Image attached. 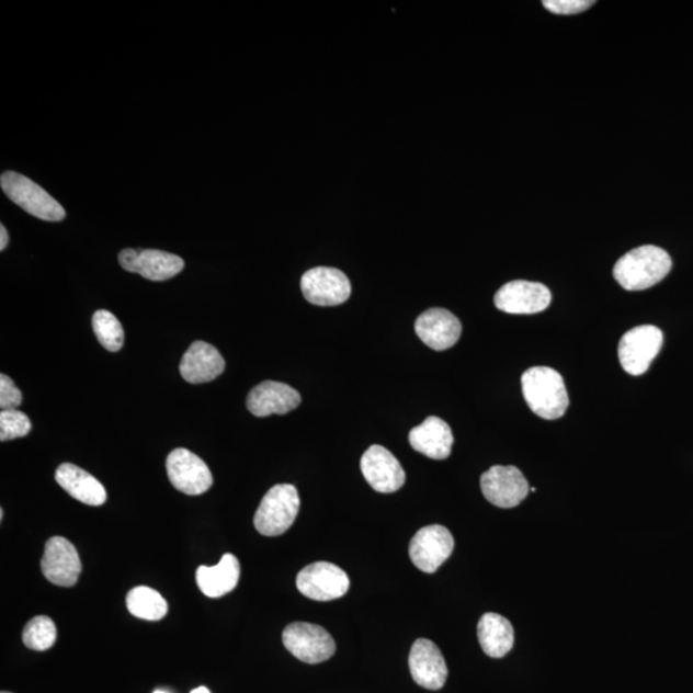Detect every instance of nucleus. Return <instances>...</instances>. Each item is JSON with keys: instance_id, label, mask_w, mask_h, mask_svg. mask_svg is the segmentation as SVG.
<instances>
[{"instance_id": "obj_1", "label": "nucleus", "mask_w": 693, "mask_h": 693, "mask_svg": "<svg viewBox=\"0 0 693 693\" xmlns=\"http://www.w3.org/2000/svg\"><path fill=\"white\" fill-rule=\"evenodd\" d=\"M672 269L668 252L657 246L635 248L615 263L614 277L625 291H645L657 285Z\"/></svg>"}, {"instance_id": "obj_2", "label": "nucleus", "mask_w": 693, "mask_h": 693, "mask_svg": "<svg viewBox=\"0 0 693 693\" xmlns=\"http://www.w3.org/2000/svg\"><path fill=\"white\" fill-rule=\"evenodd\" d=\"M525 402L537 417L556 420L568 410L569 397L563 376L547 366L529 368L522 376Z\"/></svg>"}, {"instance_id": "obj_3", "label": "nucleus", "mask_w": 693, "mask_h": 693, "mask_svg": "<svg viewBox=\"0 0 693 693\" xmlns=\"http://www.w3.org/2000/svg\"><path fill=\"white\" fill-rule=\"evenodd\" d=\"M0 185L7 197L16 203L27 214L33 215L44 221H63L66 217V211L53 198L52 195L44 191L29 178L21 173L7 171L0 178Z\"/></svg>"}, {"instance_id": "obj_4", "label": "nucleus", "mask_w": 693, "mask_h": 693, "mask_svg": "<svg viewBox=\"0 0 693 693\" xmlns=\"http://www.w3.org/2000/svg\"><path fill=\"white\" fill-rule=\"evenodd\" d=\"M299 504V495L295 486L277 485L271 488L255 511V530L262 536H281L295 523Z\"/></svg>"}, {"instance_id": "obj_5", "label": "nucleus", "mask_w": 693, "mask_h": 693, "mask_svg": "<svg viewBox=\"0 0 693 693\" xmlns=\"http://www.w3.org/2000/svg\"><path fill=\"white\" fill-rule=\"evenodd\" d=\"M283 644L293 657L306 664H319L333 657L336 643L320 625L292 623L283 632Z\"/></svg>"}, {"instance_id": "obj_6", "label": "nucleus", "mask_w": 693, "mask_h": 693, "mask_svg": "<svg viewBox=\"0 0 693 693\" xmlns=\"http://www.w3.org/2000/svg\"><path fill=\"white\" fill-rule=\"evenodd\" d=\"M661 330L654 326H641L627 331L620 343L617 355L624 372L633 376H639L649 371V367L661 350Z\"/></svg>"}, {"instance_id": "obj_7", "label": "nucleus", "mask_w": 693, "mask_h": 693, "mask_svg": "<svg viewBox=\"0 0 693 693\" xmlns=\"http://www.w3.org/2000/svg\"><path fill=\"white\" fill-rule=\"evenodd\" d=\"M481 492L497 508L511 509L522 503L531 488L515 466H492L480 478Z\"/></svg>"}, {"instance_id": "obj_8", "label": "nucleus", "mask_w": 693, "mask_h": 693, "mask_svg": "<svg viewBox=\"0 0 693 693\" xmlns=\"http://www.w3.org/2000/svg\"><path fill=\"white\" fill-rule=\"evenodd\" d=\"M297 589L304 597L315 601L341 599L350 589V579L337 565L326 561L314 563L299 571Z\"/></svg>"}, {"instance_id": "obj_9", "label": "nucleus", "mask_w": 693, "mask_h": 693, "mask_svg": "<svg viewBox=\"0 0 693 693\" xmlns=\"http://www.w3.org/2000/svg\"><path fill=\"white\" fill-rule=\"evenodd\" d=\"M300 289L308 303L315 306H339L351 296L350 279L334 268H315L300 279Z\"/></svg>"}, {"instance_id": "obj_10", "label": "nucleus", "mask_w": 693, "mask_h": 693, "mask_svg": "<svg viewBox=\"0 0 693 693\" xmlns=\"http://www.w3.org/2000/svg\"><path fill=\"white\" fill-rule=\"evenodd\" d=\"M166 468L171 485L185 495L205 493L214 485L207 464L190 450H173L166 462Z\"/></svg>"}, {"instance_id": "obj_11", "label": "nucleus", "mask_w": 693, "mask_h": 693, "mask_svg": "<svg viewBox=\"0 0 693 693\" xmlns=\"http://www.w3.org/2000/svg\"><path fill=\"white\" fill-rule=\"evenodd\" d=\"M454 547L455 539L446 526L428 525L411 539L410 559L419 570L432 575L448 559Z\"/></svg>"}, {"instance_id": "obj_12", "label": "nucleus", "mask_w": 693, "mask_h": 693, "mask_svg": "<svg viewBox=\"0 0 693 693\" xmlns=\"http://www.w3.org/2000/svg\"><path fill=\"white\" fill-rule=\"evenodd\" d=\"M552 298V292L544 284L514 281L496 293L495 305L502 313L533 315L545 311Z\"/></svg>"}, {"instance_id": "obj_13", "label": "nucleus", "mask_w": 693, "mask_h": 693, "mask_svg": "<svg viewBox=\"0 0 693 693\" xmlns=\"http://www.w3.org/2000/svg\"><path fill=\"white\" fill-rule=\"evenodd\" d=\"M118 262L129 273L152 282L169 281L184 269L182 258L158 250H124L118 254Z\"/></svg>"}, {"instance_id": "obj_14", "label": "nucleus", "mask_w": 693, "mask_h": 693, "mask_svg": "<svg viewBox=\"0 0 693 693\" xmlns=\"http://www.w3.org/2000/svg\"><path fill=\"white\" fill-rule=\"evenodd\" d=\"M361 472L367 484L380 493L397 492L406 481L402 465L390 451L378 444L368 448L361 458Z\"/></svg>"}, {"instance_id": "obj_15", "label": "nucleus", "mask_w": 693, "mask_h": 693, "mask_svg": "<svg viewBox=\"0 0 693 693\" xmlns=\"http://www.w3.org/2000/svg\"><path fill=\"white\" fill-rule=\"evenodd\" d=\"M42 571L53 584L59 587L77 584L81 572L78 549L64 537L50 538L45 544Z\"/></svg>"}, {"instance_id": "obj_16", "label": "nucleus", "mask_w": 693, "mask_h": 693, "mask_svg": "<svg viewBox=\"0 0 693 693\" xmlns=\"http://www.w3.org/2000/svg\"><path fill=\"white\" fill-rule=\"evenodd\" d=\"M412 680L427 690H441L447 681L448 668L439 646L431 639L413 643L409 658Z\"/></svg>"}, {"instance_id": "obj_17", "label": "nucleus", "mask_w": 693, "mask_h": 693, "mask_svg": "<svg viewBox=\"0 0 693 693\" xmlns=\"http://www.w3.org/2000/svg\"><path fill=\"white\" fill-rule=\"evenodd\" d=\"M300 404V395L288 384L266 380L254 387L247 398V409L252 416L266 418L284 416L296 410Z\"/></svg>"}, {"instance_id": "obj_18", "label": "nucleus", "mask_w": 693, "mask_h": 693, "mask_svg": "<svg viewBox=\"0 0 693 693\" xmlns=\"http://www.w3.org/2000/svg\"><path fill=\"white\" fill-rule=\"evenodd\" d=\"M417 334L428 346L444 351L454 346L462 337V322L444 308H431L421 314L416 322Z\"/></svg>"}, {"instance_id": "obj_19", "label": "nucleus", "mask_w": 693, "mask_h": 693, "mask_svg": "<svg viewBox=\"0 0 693 693\" xmlns=\"http://www.w3.org/2000/svg\"><path fill=\"white\" fill-rule=\"evenodd\" d=\"M179 368L188 383H208L224 373L225 360L214 345L198 341L188 349Z\"/></svg>"}, {"instance_id": "obj_20", "label": "nucleus", "mask_w": 693, "mask_h": 693, "mask_svg": "<svg viewBox=\"0 0 693 693\" xmlns=\"http://www.w3.org/2000/svg\"><path fill=\"white\" fill-rule=\"evenodd\" d=\"M409 441L420 454L433 459H446L451 455L454 434L446 421L429 417L423 424L412 429Z\"/></svg>"}, {"instance_id": "obj_21", "label": "nucleus", "mask_w": 693, "mask_h": 693, "mask_svg": "<svg viewBox=\"0 0 693 693\" xmlns=\"http://www.w3.org/2000/svg\"><path fill=\"white\" fill-rule=\"evenodd\" d=\"M56 480L67 493L89 507H101L107 492L101 481L77 465L63 464L56 472Z\"/></svg>"}, {"instance_id": "obj_22", "label": "nucleus", "mask_w": 693, "mask_h": 693, "mask_svg": "<svg viewBox=\"0 0 693 693\" xmlns=\"http://www.w3.org/2000/svg\"><path fill=\"white\" fill-rule=\"evenodd\" d=\"M195 578L198 589L207 598H223L236 589L240 578V565L235 555L225 554L215 567H200Z\"/></svg>"}, {"instance_id": "obj_23", "label": "nucleus", "mask_w": 693, "mask_h": 693, "mask_svg": "<svg viewBox=\"0 0 693 693\" xmlns=\"http://www.w3.org/2000/svg\"><path fill=\"white\" fill-rule=\"evenodd\" d=\"M478 639L489 658L507 657L514 646V628L507 617L487 613L478 623Z\"/></svg>"}, {"instance_id": "obj_24", "label": "nucleus", "mask_w": 693, "mask_h": 693, "mask_svg": "<svg viewBox=\"0 0 693 693\" xmlns=\"http://www.w3.org/2000/svg\"><path fill=\"white\" fill-rule=\"evenodd\" d=\"M127 610L143 621L157 622L168 614V602L149 587H135L126 598Z\"/></svg>"}, {"instance_id": "obj_25", "label": "nucleus", "mask_w": 693, "mask_h": 693, "mask_svg": "<svg viewBox=\"0 0 693 693\" xmlns=\"http://www.w3.org/2000/svg\"><path fill=\"white\" fill-rule=\"evenodd\" d=\"M92 323L95 337L105 350L117 352L123 349L124 329L115 315L105 310L96 311Z\"/></svg>"}, {"instance_id": "obj_26", "label": "nucleus", "mask_w": 693, "mask_h": 693, "mask_svg": "<svg viewBox=\"0 0 693 693\" xmlns=\"http://www.w3.org/2000/svg\"><path fill=\"white\" fill-rule=\"evenodd\" d=\"M22 639L29 649L49 650L57 641L56 624L48 616H35L26 624Z\"/></svg>"}, {"instance_id": "obj_27", "label": "nucleus", "mask_w": 693, "mask_h": 693, "mask_svg": "<svg viewBox=\"0 0 693 693\" xmlns=\"http://www.w3.org/2000/svg\"><path fill=\"white\" fill-rule=\"evenodd\" d=\"M32 431V421L26 413L13 410L0 412V441L22 439Z\"/></svg>"}, {"instance_id": "obj_28", "label": "nucleus", "mask_w": 693, "mask_h": 693, "mask_svg": "<svg viewBox=\"0 0 693 693\" xmlns=\"http://www.w3.org/2000/svg\"><path fill=\"white\" fill-rule=\"evenodd\" d=\"M21 404L22 394L16 384L10 376L0 375V408L2 411L18 409Z\"/></svg>"}, {"instance_id": "obj_29", "label": "nucleus", "mask_w": 693, "mask_h": 693, "mask_svg": "<svg viewBox=\"0 0 693 693\" xmlns=\"http://www.w3.org/2000/svg\"><path fill=\"white\" fill-rule=\"evenodd\" d=\"M545 9L556 14H577L594 4L592 0H545Z\"/></svg>"}, {"instance_id": "obj_30", "label": "nucleus", "mask_w": 693, "mask_h": 693, "mask_svg": "<svg viewBox=\"0 0 693 693\" xmlns=\"http://www.w3.org/2000/svg\"><path fill=\"white\" fill-rule=\"evenodd\" d=\"M7 245H9V232L4 228V225L0 226V250L4 251Z\"/></svg>"}, {"instance_id": "obj_31", "label": "nucleus", "mask_w": 693, "mask_h": 693, "mask_svg": "<svg viewBox=\"0 0 693 693\" xmlns=\"http://www.w3.org/2000/svg\"><path fill=\"white\" fill-rule=\"evenodd\" d=\"M191 693H211L206 688H198L193 690Z\"/></svg>"}, {"instance_id": "obj_32", "label": "nucleus", "mask_w": 693, "mask_h": 693, "mask_svg": "<svg viewBox=\"0 0 693 693\" xmlns=\"http://www.w3.org/2000/svg\"><path fill=\"white\" fill-rule=\"evenodd\" d=\"M3 516H4V511L0 510V519H3Z\"/></svg>"}, {"instance_id": "obj_33", "label": "nucleus", "mask_w": 693, "mask_h": 693, "mask_svg": "<svg viewBox=\"0 0 693 693\" xmlns=\"http://www.w3.org/2000/svg\"><path fill=\"white\" fill-rule=\"evenodd\" d=\"M154 693H168V692H164V691H161V690H157Z\"/></svg>"}, {"instance_id": "obj_34", "label": "nucleus", "mask_w": 693, "mask_h": 693, "mask_svg": "<svg viewBox=\"0 0 693 693\" xmlns=\"http://www.w3.org/2000/svg\"><path fill=\"white\" fill-rule=\"evenodd\" d=\"M2 693H11V692H5V691H3Z\"/></svg>"}]
</instances>
